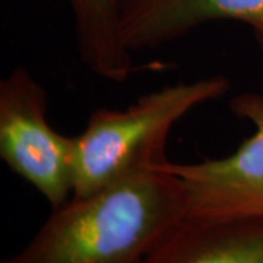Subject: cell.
I'll list each match as a JSON object with an SVG mask.
<instances>
[{
  "label": "cell",
  "instance_id": "cell-1",
  "mask_svg": "<svg viewBox=\"0 0 263 263\" xmlns=\"http://www.w3.org/2000/svg\"><path fill=\"white\" fill-rule=\"evenodd\" d=\"M167 164L72 196L2 263L139 262L186 216L183 183Z\"/></svg>",
  "mask_w": 263,
  "mask_h": 263
},
{
  "label": "cell",
  "instance_id": "cell-2",
  "mask_svg": "<svg viewBox=\"0 0 263 263\" xmlns=\"http://www.w3.org/2000/svg\"><path fill=\"white\" fill-rule=\"evenodd\" d=\"M224 75L165 85L126 108H97L75 136L73 196H88L143 170L168 162L171 129L202 104L230 94Z\"/></svg>",
  "mask_w": 263,
  "mask_h": 263
},
{
  "label": "cell",
  "instance_id": "cell-3",
  "mask_svg": "<svg viewBox=\"0 0 263 263\" xmlns=\"http://www.w3.org/2000/svg\"><path fill=\"white\" fill-rule=\"evenodd\" d=\"M47 108V92L27 67L2 79L0 158L56 209L73 196L75 136L53 129Z\"/></svg>",
  "mask_w": 263,
  "mask_h": 263
},
{
  "label": "cell",
  "instance_id": "cell-4",
  "mask_svg": "<svg viewBox=\"0 0 263 263\" xmlns=\"http://www.w3.org/2000/svg\"><path fill=\"white\" fill-rule=\"evenodd\" d=\"M230 110L253 126V135L222 158L167 164L186 192V216L203 219H263V94L243 92Z\"/></svg>",
  "mask_w": 263,
  "mask_h": 263
},
{
  "label": "cell",
  "instance_id": "cell-5",
  "mask_svg": "<svg viewBox=\"0 0 263 263\" xmlns=\"http://www.w3.org/2000/svg\"><path fill=\"white\" fill-rule=\"evenodd\" d=\"M212 21L247 25L263 53V0H124L123 44L132 54L155 50Z\"/></svg>",
  "mask_w": 263,
  "mask_h": 263
},
{
  "label": "cell",
  "instance_id": "cell-6",
  "mask_svg": "<svg viewBox=\"0 0 263 263\" xmlns=\"http://www.w3.org/2000/svg\"><path fill=\"white\" fill-rule=\"evenodd\" d=\"M139 263H263V219L184 216Z\"/></svg>",
  "mask_w": 263,
  "mask_h": 263
},
{
  "label": "cell",
  "instance_id": "cell-7",
  "mask_svg": "<svg viewBox=\"0 0 263 263\" xmlns=\"http://www.w3.org/2000/svg\"><path fill=\"white\" fill-rule=\"evenodd\" d=\"M73 15L78 54L82 65L111 84L133 73V54L122 40L124 0H67Z\"/></svg>",
  "mask_w": 263,
  "mask_h": 263
},
{
  "label": "cell",
  "instance_id": "cell-8",
  "mask_svg": "<svg viewBox=\"0 0 263 263\" xmlns=\"http://www.w3.org/2000/svg\"><path fill=\"white\" fill-rule=\"evenodd\" d=\"M135 263H139V262H135Z\"/></svg>",
  "mask_w": 263,
  "mask_h": 263
}]
</instances>
